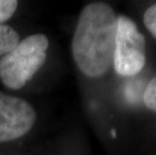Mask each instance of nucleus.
Instances as JSON below:
<instances>
[{"instance_id": "f257e3e1", "label": "nucleus", "mask_w": 156, "mask_h": 155, "mask_svg": "<svg viewBox=\"0 0 156 155\" xmlns=\"http://www.w3.org/2000/svg\"><path fill=\"white\" fill-rule=\"evenodd\" d=\"M117 16L104 2L90 3L80 14L72 41L73 57L83 74L101 77L113 65Z\"/></svg>"}, {"instance_id": "f03ea898", "label": "nucleus", "mask_w": 156, "mask_h": 155, "mask_svg": "<svg viewBox=\"0 0 156 155\" xmlns=\"http://www.w3.org/2000/svg\"><path fill=\"white\" fill-rule=\"evenodd\" d=\"M48 39L42 33L28 35L0 58V80L6 88L19 90L46 60Z\"/></svg>"}, {"instance_id": "7ed1b4c3", "label": "nucleus", "mask_w": 156, "mask_h": 155, "mask_svg": "<svg viewBox=\"0 0 156 155\" xmlns=\"http://www.w3.org/2000/svg\"><path fill=\"white\" fill-rule=\"evenodd\" d=\"M146 62V41L135 22L126 15L117 16L113 65L118 75L133 77Z\"/></svg>"}, {"instance_id": "20e7f679", "label": "nucleus", "mask_w": 156, "mask_h": 155, "mask_svg": "<svg viewBox=\"0 0 156 155\" xmlns=\"http://www.w3.org/2000/svg\"><path fill=\"white\" fill-rule=\"evenodd\" d=\"M36 120V112L21 98L0 92V143L28 133Z\"/></svg>"}, {"instance_id": "39448f33", "label": "nucleus", "mask_w": 156, "mask_h": 155, "mask_svg": "<svg viewBox=\"0 0 156 155\" xmlns=\"http://www.w3.org/2000/svg\"><path fill=\"white\" fill-rule=\"evenodd\" d=\"M19 42L17 31L11 26L0 24V57L13 49Z\"/></svg>"}, {"instance_id": "423d86ee", "label": "nucleus", "mask_w": 156, "mask_h": 155, "mask_svg": "<svg viewBox=\"0 0 156 155\" xmlns=\"http://www.w3.org/2000/svg\"><path fill=\"white\" fill-rule=\"evenodd\" d=\"M17 5L18 2L15 0H0V24L12 17Z\"/></svg>"}, {"instance_id": "0eeeda50", "label": "nucleus", "mask_w": 156, "mask_h": 155, "mask_svg": "<svg viewBox=\"0 0 156 155\" xmlns=\"http://www.w3.org/2000/svg\"><path fill=\"white\" fill-rule=\"evenodd\" d=\"M143 101L150 110L156 112V77L152 79L146 87Z\"/></svg>"}, {"instance_id": "6e6552de", "label": "nucleus", "mask_w": 156, "mask_h": 155, "mask_svg": "<svg viewBox=\"0 0 156 155\" xmlns=\"http://www.w3.org/2000/svg\"><path fill=\"white\" fill-rule=\"evenodd\" d=\"M143 21L146 28L156 39V3L146 9L143 16Z\"/></svg>"}]
</instances>
